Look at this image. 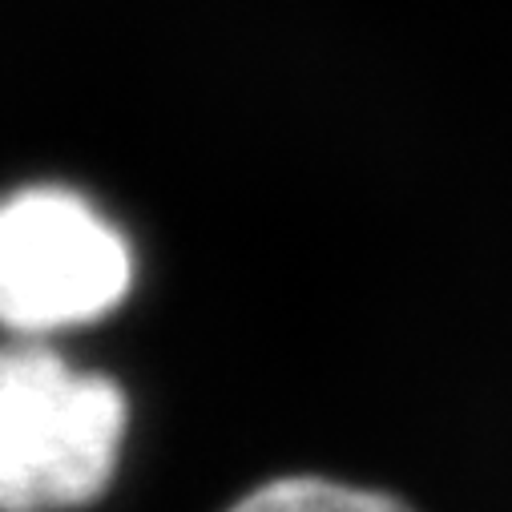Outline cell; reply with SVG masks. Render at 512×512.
<instances>
[{
  "mask_svg": "<svg viewBox=\"0 0 512 512\" xmlns=\"http://www.w3.org/2000/svg\"><path fill=\"white\" fill-rule=\"evenodd\" d=\"M226 512H412L404 500L323 476H283L246 492Z\"/></svg>",
  "mask_w": 512,
  "mask_h": 512,
  "instance_id": "3957f363",
  "label": "cell"
},
{
  "mask_svg": "<svg viewBox=\"0 0 512 512\" xmlns=\"http://www.w3.org/2000/svg\"><path fill=\"white\" fill-rule=\"evenodd\" d=\"M130 283V246L81 194L25 186L0 202V327L49 335L93 323Z\"/></svg>",
  "mask_w": 512,
  "mask_h": 512,
  "instance_id": "7a4b0ae2",
  "label": "cell"
},
{
  "mask_svg": "<svg viewBox=\"0 0 512 512\" xmlns=\"http://www.w3.org/2000/svg\"><path fill=\"white\" fill-rule=\"evenodd\" d=\"M130 404L105 375L37 343L0 347V512L93 504L121 456Z\"/></svg>",
  "mask_w": 512,
  "mask_h": 512,
  "instance_id": "6da1fadb",
  "label": "cell"
}]
</instances>
